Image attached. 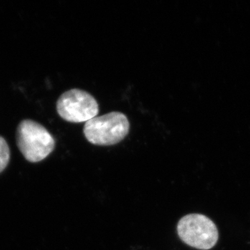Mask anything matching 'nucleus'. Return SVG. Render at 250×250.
I'll return each instance as SVG.
<instances>
[{
    "label": "nucleus",
    "mask_w": 250,
    "mask_h": 250,
    "mask_svg": "<svg viewBox=\"0 0 250 250\" xmlns=\"http://www.w3.org/2000/svg\"><path fill=\"white\" fill-rule=\"evenodd\" d=\"M18 149L26 160L38 163L53 152L55 140L45 126L32 120H24L16 131Z\"/></svg>",
    "instance_id": "f257e3e1"
},
{
    "label": "nucleus",
    "mask_w": 250,
    "mask_h": 250,
    "mask_svg": "<svg viewBox=\"0 0 250 250\" xmlns=\"http://www.w3.org/2000/svg\"><path fill=\"white\" fill-rule=\"evenodd\" d=\"M129 128L126 115L113 111L86 122L83 131L88 142L95 146H108L123 141L129 134Z\"/></svg>",
    "instance_id": "f03ea898"
},
{
    "label": "nucleus",
    "mask_w": 250,
    "mask_h": 250,
    "mask_svg": "<svg viewBox=\"0 0 250 250\" xmlns=\"http://www.w3.org/2000/svg\"><path fill=\"white\" fill-rule=\"evenodd\" d=\"M179 238L188 246L207 250L215 246L218 240L216 225L205 215L192 213L180 219L177 225Z\"/></svg>",
    "instance_id": "7ed1b4c3"
},
{
    "label": "nucleus",
    "mask_w": 250,
    "mask_h": 250,
    "mask_svg": "<svg viewBox=\"0 0 250 250\" xmlns=\"http://www.w3.org/2000/svg\"><path fill=\"white\" fill-rule=\"evenodd\" d=\"M57 111L64 121L85 123L98 116L99 104L93 95L88 92L74 88L59 97Z\"/></svg>",
    "instance_id": "20e7f679"
},
{
    "label": "nucleus",
    "mask_w": 250,
    "mask_h": 250,
    "mask_svg": "<svg viewBox=\"0 0 250 250\" xmlns=\"http://www.w3.org/2000/svg\"><path fill=\"white\" fill-rule=\"evenodd\" d=\"M10 149L6 140L0 136V173L4 170L10 161Z\"/></svg>",
    "instance_id": "39448f33"
}]
</instances>
